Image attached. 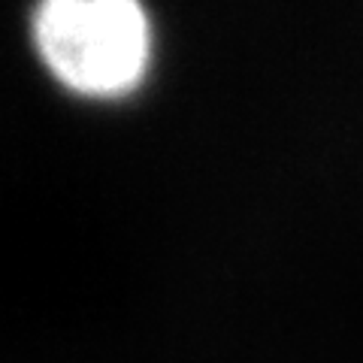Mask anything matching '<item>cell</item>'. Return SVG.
<instances>
[{"label": "cell", "mask_w": 363, "mask_h": 363, "mask_svg": "<svg viewBox=\"0 0 363 363\" xmlns=\"http://www.w3.org/2000/svg\"><path fill=\"white\" fill-rule=\"evenodd\" d=\"M33 37L52 70L88 94L130 88L152 49L149 16L136 0H45Z\"/></svg>", "instance_id": "obj_1"}]
</instances>
